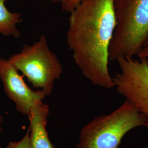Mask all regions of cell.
<instances>
[{
    "label": "cell",
    "mask_w": 148,
    "mask_h": 148,
    "mask_svg": "<svg viewBox=\"0 0 148 148\" xmlns=\"http://www.w3.org/2000/svg\"><path fill=\"white\" fill-rule=\"evenodd\" d=\"M8 60L34 88H40L46 97L52 94L55 81L63 73L62 65L44 35L32 45H24L19 53Z\"/></svg>",
    "instance_id": "4"
},
{
    "label": "cell",
    "mask_w": 148,
    "mask_h": 148,
    "mask_svg": "<svg viewBox=\"0 0 148 148\" xmlns=\"http://www.w3.org/2000/svg\"><path fill=\"white\" fill-rule=\"evenodd\" d=\"M115 1L82 0L70 13L66 32V43L81 73L106 89L114 87L109 51L116 24Z\"/></svg>",
    "instance_id": "1"
},
{
    "label": "cell",
    "mask_w": 148,
    "mask_h": 148,
    "mask_svg": "<svg viewBox=\"0 0 148 148\" xmlns=\"http://www.w3.org/2000/svg\"><path fill=\"white\" fill-rule=\"evenodd\" d=\"M116 24L109 60L135 58L148 40V0H115Z\"/></svg>",
    "instance_id": "2"
},
{
    "label": "cell",
    "mask_w": 148,
    "mask_h": 148,
    "mask_svg": "<svg viewBox=\"0 0 148 148\" xmlns=\"http://www.w3.org/2000/svg\"><path fill=\"white\" fill-rule=\"evenodd\" d=\"M29 130L27 131L25 136L19 141L11 142L8 143L5 148H32L30 142Z\"/></svg>",
    "instance_id": "10"
},
{
    "label": "cell",
    "mask_w": 148,
    "mask_h": 148,
    "mask_svg": "<svg viewBox=\"0 0 148 148\" xmlns=\"http://www.w3.org/2000/svg\"><path fill=\"white\" fill-rule=\"evenodd\" d=\"M147 120L127 100L110 114L96 117L81 129L76 148H119L124 137Z\"/></svg>",
    "instance_id": "3"
},
{
    "label": "cell",
    "mask_w": 148,
    "mask_h": 148,
    "mask_svg": "<svg viewBox=\"0 0 148 148\" xmlns=\"http://www.w3.org/2000/svg\"><path fill=\"white\" fill-rule=\"evenodd\" d=\"M137 57L139 58L148 59V40L140 51L138 54Z\"/></svg>",
    "instance_id": "11"
},
{
    "label": "cell",
    "mask_w": 148,
    "mask_h": 148,
    "mask_svg": "<svg viewBox=\"0 0 148 148\" xmlns=\"http://www.w3.org/2000/svg\"><path fill=\"white\" fill-rule=\"evenodd\" d=\"M0 79L7 97L16 110L28 115L33 106L46 97L42 90H34L26 84L19 71L8 59L0 57Z\"/></svg>",
    "instance_id": "6"
},
{
    "label": "cell",
    "mask_w": 148,
    "mask_h": 148,
    "mask_svg": "<svg viewBox=\"0 0 148 148\" xmlns=\"http://www.w3.org/2000/svg\"><path fill=\"white\" fill-rule=\"evenodd\" d=\"M8 0H0V34L5 36L19 38L21 32L16 27L17 24L23 21L21 13L11 12L6 6Z\"/></svg>",
    "instance_id": "8"
},
{
    "label": "cell",
    "mask_w": 148,
    "mask_h": 148,
    "mask_svg": "<svg viewBox=\"0 0 148 148\" xmlns=\"http://www.w3.org/2000/svg\"><path fill=\"white\" fill-rule=\"evenodd\" d=\"M49 108L42 101L32 107L29 115V136L32 148H56L49 140L46 125Z\"/></svg>",
    "instance_id": "7"
},
{
    "label": "cell",
    "mask_w": 148,
    "mask_h": 148,
    "mask_svg": "<svg viewBox=\"0 0 148 148\" xmlns=\"http://www.w3.org/2000/svg\"><path fill=\"white\" fill-rule=\"evenodd\" d=\"M0 148H2V147H1V145H0Z\"/></svg>",
    "instance_id": "13"
},
{
    "label": "cell",
    "mask_w": 148,
    "mask_h": 148,
    "mask_svg": "<svg viewBox=\"0 0 148 148\" xmlns=\"http://www.w3.org/2000/svg\"><path fill=\"white\" fill-rule=\"evenodd\" d=\"M54 3L59 4L62 11L70 13L77 7L82 0H51Z\"/></svg>",
    "instance_id": "9"
},
{
    "label": "cell",
    "mask_w": 148,
    "mask_h": 148,
    "mask_svg": "<svg viewBox=\"0 0 148 148\" xmlns=\"http://www.w3.org/2000/svg\"><path fill=\"white\" fill-rule=\"evenodd\" d=\"M116 61L120 70L112 77L114 87L145 117L148 128V59L121 57Z\"/></svg>",
    "instance_id": "5"
},
{
    "label": "cell",
    "mask_w": 148,
    "mask_h": 148,
    "mask_svg": "<svg viewBox=\"0 0 148 148\" xmlns=\"http://www.w3.org/2000/svg\"><path fill=\"white\" fill-rule=\"evenodd\" d=\"M2 120H3V117L0 116V124L2 123ZM2 132V129L1 127L0 126V133H1Z\"/></svg>",
    "instance_id": "12"
}]
</instances>
